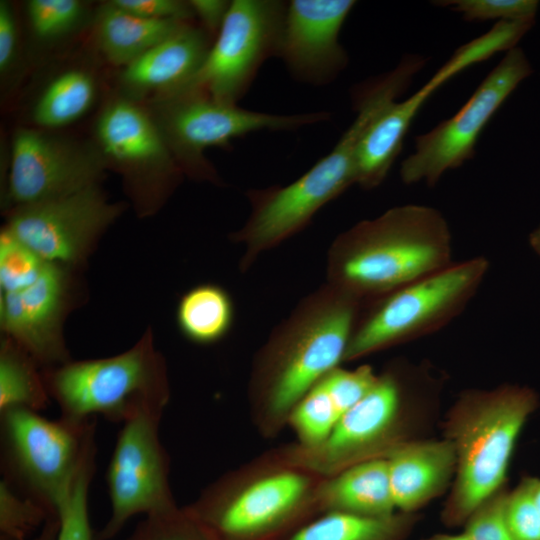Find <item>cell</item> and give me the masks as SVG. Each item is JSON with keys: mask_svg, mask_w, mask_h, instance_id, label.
Returning a JSON list of instances; mask_svg holds the SVG:
<instances>
[{"mask_svg": "<svg viewBox=\"0 0 540 540\" xmlns=\"http://www.w3.org/2000/svg\"><path fill=\"white\" fill-rule=\"evenodd\" d=\"M364 305L326 282L271 331L254 357L248 388L253 422L263 436L278 435L301 398L344 361Z\"/></svg>", "mask_w": 540, "mask_h": 540, "instance_id": "cell-1", "label": "cell"}, {"mask_svg": "<svg viewBox=\"0 0 540 540\" xmlns=\"http://www.w3.org/2000/svg\"><path fill=\"white\" fill-rule=\"evenodd\" d=\"M453 263L444 215L404 204L340 233L328 250L326 282L367 303Z\"/></svg>", "mask_w": 540, "mask_h": 540, "instance_id": "cell-2", "label": "cell"}, {"mask_svg": "<svg viewBox=\"0 0 540 540\" xmlns=\"http://www.w3.org/2000/svg\"><path fill=\"white\" fill-rule=\"evenodd\" d=\"M536 392L504 384L461 393L448 412L444 438L456 455V470L442 521L459 526L486 499L505 487L516 442L538 406Z\"/></svg>", "mask_w": 540, "mask_h": 540, "instance_id": "cell-3", "label": "cell"}, {"mask_svg": "<svg viewBox=\"0 0 540 540\" xmlns=\"http://www.w3.org/2000/svg\"><path fill=\"white\" fill-rule=\"evenodd\" d=\"M323 479L266 454L217 479L184 509L214 540H286L321 513Z\"/></svg>", "mask_w": 540, "mask_h": 540, "instance_id": "cell-4", "label": "cell"}, {"mask_svg": "<svg viewBox=\"0 0 540 540\" xmlns=\"http://www.w3.org/2000/svg\"><path fill=\"white\" fill-rule=\"evenodd\" d=\"M42 373L60 417L72 421L101 415L123 424L139 415L162 416L170 399L166 362L150 328L120 354L69 360Z\"/></svg>", "mask_w": 540, "mask_h": 540, "instance_id": "cell-5", "label": "cell"}, {"mask_svg": "<svg viewBox=\"0 0 540 540\" xmlns=\"http://www.w3.org/2000/svg\"><path fill=\"white\" fill-rule=\"evenodd\" d=\"M489 267L486 257L476 256L365 303L344 361H355L444 328L465 310Z\"/></svg>", "mask_w": 540, "mask_h": 540, "instance_id": "cell-6", "label": "cell"}, {"mask_svg": "<svg viewBox=\"0 0 540 540\" xmlns=\"http://www.w3.org/2000/svg\"><path fill=\"white\" fill-rule=\"evenodd\" d=\"M96 418L49 420L25 408L0 412L2 480L57 517L81 465L97 449Z\"/></svg>", "mask_w": 540, "mask_h": 540, "instance_id": "cell-7", "label": "cell"}, {"mask_svg": "<svg viewBox=\"0 0 540 540\" xmlns=\"http://www.w3.org/2000/svg\"><path fill=\"white\" fill-rule=\"evenodd\" d=\"M415 373L410 366L390 365L322 442L312 446L294 442L268 455L281 464L322 478L365 461L386 458L409 440V395Z\"/></svg>", "mask_w": 540, "mask_h": 540, "instance_id": "cell-8", "label": "cell"}, {"mask_svg": "<svg viewBox=\"0 0 540 540\" xmlns=\"http://www.w3.org/2000/svg\"><path fill=\"white\" fill-rule=\"evenodd\" d=\"M155 108L151 113L181 171L215 184H220V178L205 157L207 148L228 150L232 140L250 133L294 131L330 118L324 111L286 115L251 111L195 89L157 98Z\"/></svg>", "mask_w": 540, "mask_h": 540, "instance_id": "cell-9", "label": "cell"}, {"mask_svg": "<svg viewBox=\"0 0 540 540\" xmlns=\"http://www.w3.org/2000/svg\"><path fill=\"white\" fill-rule=\"evenodd\" d=\"M356 184V152L338 141L301 177L285 186L246 192L250 214L231 235L244 246L239 268L246 272L258 257L305 228L326 204Z\"/></svg>", "mask_w": 540, "mask_h": 540, "instance_id": "cell-10", "label": "cell"}, {"mask_svg": "<svg viewBox=\"0 0 540 540\" xmlns=\"http://www.w3.org/2000/svg\"><path fill=\"white\" fill-rule=\"evenodd\" d=\"M532 73L531 62L521 47L505 52L453 116L416 136L414 151L401 162V181L434 187L447 171L471 160L484 128Z\"/></svg>", "mask_w": 540, "mask_h": 540, "instance_id": "cell-11", "label": "cell"}, {"mask_svg": "<svg viewBox=\"0 0 540 540\" xmlns=\"http://www.w3.org/2000/svg\"><path fill=\"white\" fill-rule=\"evenodd\" d=\"M286 9L280 0H233L201 69L181 90L238 104L264 62L278 56Z\"/></svg>", "mask_w": 540, "mask_h": 540, "instance_id": "cell-12", "label": "cell"}, {"mask_svg": "<svg viewBox=\"0 0 540 540\" xmlns=\"http://www.w3.org/2000/svg\"><path fill=\"white\" fill-rule=\"evenodd\" d=\"M162 416L144 414L118 433L107 470L111 514L95 540H111L136 515L176 509L169 484L170 458L159 436Z\"/></svg>", "mask_w": 540, "mask_h": 540, "instance_id": "cell-13", "label": "cell"}, {"mask_svg": "<svg viewBox=\"0 0 540 540\" xmlns=\"http://www.w3.org/2000/svg\"><path fill=\"white\" fill-rule=\"evenodd\" d=\"M535 21H500L486 33L458 47L436 73L406 100L395 102L364 137L356 159V184L378 187L400 154L407 132L429 97L465 69L518 46Z\"/></svg>", "mask_w": 540, "mask_h": 540, "instance_id": "cell-14", "label": "cell"}, {"mask_svg": "<svg viewBox=\"0 0 540 540\" xmlns=\"http://www.w3.org/2000/svg\"><path fill=\"white\" fill-rule=\"evenodd\" d=\"M122 209L109 202L97 184L14 208L5 228L44 262L76 270Z\"/></svg>", "mask_w": 540, "mask_h": 540, "instance_id": "cell-15", "label": "cell"}, {"mask_svg": "<svg viewBox=\"0 0 540 540\" xmlns=\"http://www.w3.org/2000/svg\"><path fill=\"white\" fill-rule=\"evenodd\" d=\"M99 152L129 183L136 200L153 207L183 173L152 113L130 99H116L96 124Z\"/></svg>", "mask_w": 540, "mask_h": 540, "instance_id": "cell-16", "label": "cell"}, {"mask_svg": "<svg viewBox=\"0 0 540 540\" xmlns=\"http://www.w3.org/2000/svg\"><path fill=\"white\" fill-rule=\"evenodd\" d=\"M104 164L100 152L36 129H19L12 140L8 199L17 208L97 185Z\"/></svg>", "mask_w": 540, "mask_h": 540, "instance_id": "cell-17", "label": "cell"}, {"mask_svg": "<svg viewBox=\"0 0 540 540\" xmlns=\"http://www.w3.org/2000/svg\"><path fill=\"white\" fill-rule=\"evenodd\" d=\"M73 271L47 263L30 286L0 295L4 336L44 369L71 360L63 337V323L75 301Z\"/></svg>", "mask_w": 540, "mask_h": 540, "instance_id": "cell-18", "label": "cell"}, {"mask_svg": "<svg viewBox=\"0 0 540 540\" xmlns=\"http://www.w3.org/2000/svg\"><path fill=\"white\" fill-rule=\"evenodd\" d=\"M356 5L353 0L287 2L278 51L291 76L322 86L334 81L349 63L339 33Z\"/></svg>", "mask_w": 540, "mask_h": 540, "instance_id": "cell-19", "label": "cell"}, {"mask_svg": "<svg viewBox=\"0 0 540 540\" xmlns=\"http://www.w3.org/2000/svg\"><path fill=\"white\" fill-rule=\"evenodd\" d=\"M213 42L191 20L124 67L121 80L131 96L157 98L184 88L201 69Z\"/></svg>", "mask_w": 540, "mask_h": 540, "instance_id": "cell-20", "label": "cell"}, {"mask_svg": "<svg viewBox=\"0 0 540 540\" xmlns=\"http://www.w3.org/2000/svg\"><path fill=\"white\" fill-rule=\"evenodd\" d=\"M397 512L415 513L453 483L456 455L446 439H409L386 457Z\"/></svg>", "mask_w": 540, "mask_h": 540, "instance_id": "cell-21", "label": "cell"}, {"mask_svg": "<svg viewBox=\"0 0 540 540\" xmlns=\"http://www.w3.org/2000/svg\"><path fill=\"white\" fill-rule=\"evenodd\" d=\"M321 513L386 517L396 511L386 458L353 465L324 478L318 491Z\"/></svg>", "mask_w": 540, "mask_h": 540, "instance_id": "cell-22", "label": "cell"}, {"mask_svg": "<svg viewBox=\"0 0 540 540\" xmlns=\"http://www.w3.org/2000/svg\"><path fill=\"white\" fill-rule=\"evenodd\" d=\"M187 21L147 19L108 2L97 13L96 38L110 63L126 67Z\"/></svg>", "mask_w": 540, "mask_h": 540, "instance_id": "cell-23", "label": "cell"}, {"mask_svg": "<svg viewBox=\"0 0 540 540\" xmlns=\"http://www.w3.org/2000/svg\"><path fill=\"white\" fill-rule=\"evenodd\" d=\"M415 513L395 512L365 517L341 512L322 513L286 540H405L414 528Z\"/></svg>", "mask_w": 540, "mask_h": 540, "instance_id": "cell-24", "label": "cell"}, {"mask_svg": "<svg viewBox=\"0 0 540 540\" xmlns=\"http://www.w3.org/2000/svg\"><path fill=\"white\" fill-rule=\"evenodd\" d=\"M180 332L196 344H212L231 329L234 305L229 293L216 284H200L179 300L176 312Z\"/></svg>", "mask_w": 540, "mask_h": 540, "instance_id": "cell-25", "label": "cell"}, {"mask_svg": "<svg viewBox=\"0 0 540 540\" xmlns=\"http://www.w3.org/2000/svg\"><path fill=\"white\" fill-rule=\"evenodd\" d=\"M38 363L10 338L0 345V412L11 408L46 409L50 396Z\"/></svg>", "mask_w": 540, "mask_h": 540, "instance_id": "cell-26", "label": "cell"}, {"mask_svg": "<svg viewBox=\"0 0 540 540\" xmlns=\"http://www.w3.org/2000/svg\"><path fill=\"white\" fill-rule=\"evenodd\" d=\"M96 86L90 74L72 69L57 76L39 97L34 122L47 129L59 128L79 119L95 100Z\"/></svg>", "mask_w": 540, "mask_h": 540, "instance_id": "cell-27", "label": "cell"}, {"mask_svg": "<svg viewBox=\"0 0 540 540\" xmlns=\"http://www.w3.org/2000/svg\"><path fill=\"white\" fill-rule=\"evenodd\" d=\"M340 415L322 379L296 404L288 425L297 436V443L312 446L322 442L333 430Z\"/></svg>", "mask_w": 540, "mask_h": 540, "instance_id": "cell-28", "label": "cell"}, {"mask_svg": "<svg viewBox=\"0 0 540 540\" xmlns=\"http://www.w3.org/2000/svg\"><path fill=\"white\" fill-rule=\"evenodd\" d=\"M96 451L86 457L58 507L56 540H95L89 519L88 494L95 473Z\"/></svg>", "mask_w": 540, "mask_h": 540, "instance_id": "cell-29", "label": "cell"}, {"mask_svg": "<svg viewBox=\"0 0 540 540\" xmlns=\"http://www.w3.org/2000/svg\"><path fill=\"white\" fill-rule=\"evenodd\" d=\"M47 263L5 227L0 234L1 293L15 292L34 283Z\"/></svg>", "mask_w": 540, "mask_h": 540, "instance_id": "cell-30", "label": "cell"}, {"mask_svg": "<svg viewBox=\"0 0 540 540\" xmlns=\"http://www.w3.org/2000/svg\"><path fill=\"white\" fill-rule=\"evenodd\" d=\"M51 516L46 510L0 481V539L27 540Z\"/></svg>", "mask_w": 540, "mask_h": 540, "instance_id": "cell-31", "label": "cell"}, {"mask_svg": "<svg viewBox=\"0 0 540 540\" xmlns=\"http://www.w3.org/2000/svg\"><path fill=\"white\" fill-rule=\"evenodd\" d=\"M540 2L537 0H445L433 1L449 8L467 22L536 21Z\"/></svg>", "mask_w": 540, "mask_h": 540, "instance_id": "cell-32", "label": "cell"}, {"mask_svg": "<svg viewBox=\"0 0 540 540\" xmlns=\"http://www.w3.org/2000/svg\"><path fill=\"white\" fill-rule=\"evenodd\" d=\"M126 540H214L185 509L145 516Z\"/></svg>", "mask_w": 540, "mask_h": 540, "instance_id": "cell-33", "label": "cell"}, {"mask_svg": "<svg viewBox=\"0 0 540 540\" xmlns=\"http://www.w3.org/2000/svg\"><path fill=\"white\" fill-rule=\"evenodd\" d=\"M27 14L34 32L50 39L76 27L83 16V5L77 0H31Z\"/></svg>", "mask_w": 540, "mask_h": 540, "instance_id": "cell-34", "label": "cell"}, {"mask_svg": "<svg viewBox=\"0 0 540 540\" xmlns=\"http://www.w3.org/2000/svg\"><path fill=\"white\" fill-rule=\"evenodd\" d=\"M535 477H524L508 491L505 517L514 540H540V512L534 499Z\"/></svg>", "mask_w": 540, "mask_h": 540, "instance_id": "cell-35", "label": "cell"}, {"mask_svg": "<svg viewBox=\"0 0 540 540\" xmlns=\"http://www.w3.org/2000/svg\"><path fill=\"white\" fill-rule=\"evenodd\" d=\"M377 379L378 374L372 366L363 364L352 370L339 366L326 374L322 381L341 418L372 389Z\"/></svg>", "mask_w": 540, "mask_h": 540, "instance_id": "cell-36", "label": "cell"}, {"mask_svg": "<svg viewBox=\"0 0 540 540\" xmlns=\"http://www.w3.org/2000/svg\"><path fill=\"white\" fill-rule=\"evenodd\" d=\"M507 494L501 488L471 513L464 523L468 540H514L505 517Z\"/></svg>", "mask_w": 540, "mask_h": 540, "instance_id": "cell-37", "label": "cell"}, {"mask_svg": "<svg viewBox=\"0 0 540 540\" xmlns=\"http://www.w3.org/2000/svg\"><path fill=\"white\" fill-rule=\"evenodd\" d=\"M110 2L128 13L147 19L191 20L195 17L189 1L113 0Z\"/></svg>", "mask_w": 540, "mask_h": 540, "instance_id": "cell-38", "label": "cell"}, {"mask_svg": "<svg viewBox=\"0 0 540 540\" xmlns=\"http://www.w3.org/2000/svg\"><path fill=\"white\" fill-rule=\"evenodd\" d=\"M232 1L227 0H190L194 16L201 27L209 34L217 36L227 17Z\"/></svg>", "mask_w": 540, "mask_h": 540, "instance_id": "cell-39", "label": "cell"}, {"mask_svg": "<svg viewBox=\"0 0 540 540\" xmlns=\"http://www.w3.org/2000/svg\"><path fill=\"white\" fill-rule=\"evenodd\" d=\"M17 43V26L11 6L0 2V69L6 71L11 65Z\"/></svg>", "mask_w": 540, "mask_h": 540, "instance_id": "cell-40", "label": "cell"}, {"mask_svg": "<svg viewBox=\"0 0 540 540\" xmlns=\"http://www.w3.org/2000/svg\"><path fill=\"white\" fill-rule=\"evenodd\" d=\"M59 530L58 517H50L30 540H56Z\"/></svg>", "mask_w": 540, "mask_h": 540, "instance_id": "cell-41", "label": "cell"}, {"mask_svg": "<svg viewBox=\"0 0 540 540\" xmlns=\"http://www.w3.org/2000/svg\"><path fill=\"white\" fill-rule=\"evenodd\" d=\"M528 240L531 248L540 256V224L529 234Z\"/></svg>", "mask_w": 540, "mask_h": 540, "instance_id": "cell-42", "label": "cell"}, {"mask_svg": "<svg viewBox=\"0 0 540 540\" xmlns=\"http://www.w3.org/2000/svg\"><path fill=\"white\" fill-rule=\"evenodd\" d=\"M424 540H468L464 532L460 534H436Z\"/></svg>", "mask_w": 540, "mask_h": 540, "instance_id": "cell-43", "label": "cell"}, {"mask_svg": "<svg viewBox=\"0 0 540 540\" xmlns=\"http://www.w3.org/2000/svg\"><path fill=\"white\" fill-rule=\"evenodd\" d=\"M534 499L537 505V508L540 512V479H536L535 488H534Z\"/></svg>", "mask_w": 540, "mask_h": 540, "instance_id": "cell-44", "label": "cell"}]
</instances>
